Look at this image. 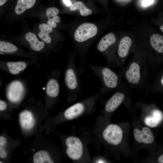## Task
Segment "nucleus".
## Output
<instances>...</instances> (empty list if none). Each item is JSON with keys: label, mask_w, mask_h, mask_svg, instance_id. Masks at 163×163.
Segmentation results:
<instances>
[{"label": "nucleus", "mask_w": 163, "mask_h": 163, "mask_svg": "<svg viewBox=\"0 0 163 163\" xmlns=\"http://www.w3.org/2000/svg\"><path fill=\"white\" fill-rule=\"evenodd\" d=\"M89 66L101 81V93L107 92L119 86L120 80L119 76L109 68L92 64Z\"/></svg>", "instance_id": "obj_1"}, {"label": "nucleus", "mask_w": 163, "mask_h": 163, "mask_svg": "<svg viewBox=\"0 0 163 163\" xmlns=\"http://www.w3.org/2000/svg\"><path fill=\"white\" fill-rule=\"evenodd\" d=\"M101 94L100 91L96 94L69 107L64 112V115L65 118L68 120H72L94 109L96 101Z\"/></svg>", "instance_id": "obj_2"}, {"label": "nucleus", "mask_w": 163, "mask_h": 163, "mask_svg": "<svg viewBox=\"0 0 163 163\" xmlns=\"http://www.w3.org/2000/svg\"><path fill=\"white\" fill-rule=\"evenodd\" d=\"M65 82L70 95L71 101H75L77 98L81 88V83L79 71L75 62L69 63L65 74Z\"/></svg>", "instance_id": "obj_3"}, {"label": "nucleus", "mask_w": 163, "mask_h": 163, "mask_svg": "<svg viewBox=\"0 0 163 163\" xmlns=\"http://www.w3.org/2000/svg\"><path fill=\"white\" fill-rule=\"evenodd\" d=\"M147 71V64L145 61L135 60L128 65L124 76L130 84L137 85L143 80Z\"/></svg>", "instance_id": "obj_4"}, {"label": "nucleus", "mask_w": 163, "mask_h": 163, "mask_svg": "<svg viewBox=\"0 0 163 163\" xmlns=\"http://www.w3.org/2000/svg\"><path fill=\"white\" fill-rule=\"evenodd\" d=\"M101 136L103 140L107 144L113 146H117L123 141L124 132L119 125L111 123L104 129Z\"/></svg>", "instance_id": "obj_5"}, {"label": "nucleus", "mask_w": 163, "mask_h": 163, "mask_svg": "<svg viewBox=\"0 0 163 163\" xmlns=\"http://www.w3.org/2000/svg\"><path fill=\"white\" fill-rule=\"evenodd\" d=\"M66 152L68 157L74 161H78L83 158L84 153L83 143L80 138L75 136L68 137L65 140Z\"/></svg>", "instance_id": "obj_6"}, {"label": "nucleus", "mask_w": 163, "mask_h": 163, "mask_svg": "<svg viewBox=\"0 0 163 163\" xmlns=\"http://www.w3.org/2000/svg\"><path fill=\"white\" fill-rule=\"evenodd\" d=\"M97 28L94 24L84 23L80 25L75 31L74 37L78 42H82L93 37L97 34Z\"/></svg>", "instance_id": "obj_7"}, {"label": "nucleus", "mask_w": 163, "mask_h": 163, "mask_svg": "<svg viewBox=\"0 0 163 163\" xmlns=\"http://www.w3.org/2000/svg\"><path fill=\"white\" fill-rule=\"evenodd\" d=\"M24 92L23 84L15 80L11 82L8 87L7 96L9 100L13 103L19 102L22 98Z\"/></svg>", "instance_id": "obj_8"}, {"label": "nucleus", "mask_w": 163, "mask_h": 163, "mask_svg": "<svg viewBox=\"0 0 163 163\" xmlns=\"http://www.w3.org/2000/svg\"><path fill=\"white\" fill-rule=\"evenodd\" d=\"M132 43V39L129 37H124L121 39L117 50V55L120 59L116 66L120 67L123 66L124 59L127 56Z\"/></svg>", "instance_id": "obj_9"}, {"label": "nucleus", "mask_w": 163, "mask_h": 163, "mask_svg": "<svg viewBox=\"0 0 163 163\" xmlns=\"http://www.w3.org/2000/svg\"><path fill=\"white\" fill-rule=\"evenodd\" d=\"M135 140L138 142L145 144H151L154 141L153 135L150 129L147 127H144L140 130L137 128L133 130Z\"/></svg>", "instance_id": "obj_10"}, {"label": "nucleus", "mask_w": 163, "mask_h": 163, "mask_svg": "<svg viewBox=\"0 0 163 163\" xmlns=\"http://www.w3.org/2000/svg\"><path fill=\"white\" fill-rule=\"evenodd\" d=\"M125 96L123 92L118 91L114 93L106 102L104 111L107 113L114 111L123 102Z\"/></svg>", "instance_id": "obj_11"}, {"label": "nucleus", "mask_w": 163, "mask_h": 163, "mask_svg": "<svg viewBox=\"0 0 163 163\" xmlns=\"http://www.w3.org/2000/svg\"><path fill=\"white\" fill-rule=\"evenodd\" d=\"M19 122L21 127L26 130L31 129L35 124V120L32 113L27 110H24L20 113Z\"/></svg>", "instance_id": "obj_12"}, {"label": "nucleus", "mask_w": 163, "mask_h": 163, "mask_svg": "<svg viewBox=\"0 0 163 163\" xmlns=\"http://www.w3.org/2000/svg\"><path fill=\"white\" fill-rule=\"evenodd\" d=\"M163 119L162 112L158 109H155L152 110L150 115L145 117L144 122L148 126L154 127L158 126Z\"/></svg>", "instance_id": "obj_13"}, {"label": "nucleus", "mask_w": 163, "mask_h": 163, "mask_svg": "<svg viewBox=\"0 0 163 163\" xmlns=\"http://www.w3.org/2000/svg\"><path fill=\"white\" fill-rule=\"evenodd\" d=\"M116 38L114 34L110 33L102 37L97 46V50L101 52H105L116 42Z\"/></svg>", "instance_id": "obj_14"}, {"label": "nucleus", "mask_w": 163, "mask_h": 163, "mask_svg": "<svg viewBox=\"0 0 163 163\" xmlns=\"http://www.w3.org/2000/svg\"><path fill=\"white\" fill-rule=\"evenodd\" d=\"M150 43L153 49L158 53L163 55V36L155 33L150 38Z\"/></svg>", "instance_id": "obj_15"}, {"label": "nucleus", "mask_w": 163, "mask_h": 163, "mask_svg": "<svg viewBox=\"0 0 163 163\" xmlns=\"http://www.w3.org/2000/svg\"><path fill=\"white\" fill-rule=\"evenodd\" d=\"M25 39L30 43L31 48L35 51H39L44 47V43L39 41L36 35L34 33L29 32L25 35Z\"/></svg>", "instance_id": "obj_16"}, {"label": "nucleus", "mask_w": 163, "mask_h": 163, "mask_svg": "<svg viewBox=\"0 0 163 163\" xmlns=\"http://www.w3.org/2000/svg\"><path fill=\"white\" fill-rule=\"evenodd\" d=\"M59 13L58 9L55 7H51L47 8L46 11V15L48 18L47 23L52 27H56V23L60 22V17L57 15Z\"/></svg>", "instance_id": "obj_17"}, {"label": "nucleus", "mask_w": 163, "mask_h": 163, "mask_svg": "<svg viewBox=\"0 0 163 163\" xmlns=\"http://www.w3.org/2000/svg\"><path fill=\"white\" fill-rule=\"evenodd\" d=\"M47 95L50 97L54 98L57 97L59 93V84L57 80L51 78L48 82L46 88Z\"/></svg>", "instance_id": "obj_18"}, {"label": "nucleus", "mask_w": 163, "mask_h": 163, "mask_svg": "<svg viewBox=\"0 0 163 163\" xmlns=\"http://www.w3.org/2000/svg\"><path fill=\"white\" fill-rule=\"evenodd\" d=\"M39 28L40 32L38 36L39 37L46 43H51L52 39L49 34L53 31V27L48 24L42 23L39 25Z\"/></svg>", "instance_id": "obj_19"}, {"label": "nucleus", "mask_w": 163, "mask_h": 163, "mask_svg": "<svg viewBox=\"0 0 163 163\" xmlns=\"http://www.w3.org/2000/svg\"><path fill=\"white\" fill-rule=\"evenodd\" d=\"M36 0H18L15 8L16 14L20 15L26 10L32 7L34 5Z\"/></svg>", "instance_id": "obj_20"}, {"label": "nucleus", "mask_w": 163, "mask_h": 163, "mask_svg": "<svg viewBox=\"0 0 163 163\" xmlns=\"http://www.w3.org/2000/svg\"><path fill=\"white\" fill-rule=\"evenodd\" d=\"M33 161L34 163L54 162L48 152L44 150H40L36 152L33 155Z\"/></svg>", "instance_id": "obj_21"}, {"label": "nucleus", "mask_w": 163, "mask_h": 163, "mask_svg": "<svg viewBox=\"0 0 163 163\" xmlns=\"http://www.w3.org/2000/svg\"><path fill=\"white\" fill-rule=\"evenodd\" d=\"M7 66L11 73L13 75L19 74L24 70L26 67V63L23 61L17 62H8Z\"/></svg>", "instance_id": "obj_22"}, {"label": "nucleus", "mask_w": 163, "mask_h": 163, "mask_svg": "<svg viewBox=\"0 0 163 163\" xmlns=\"http://www.w3.org/2000/svg\"><path fill=\"white\" fill-rule=\"evenodd\" d=\"M77 10H79L81 15L83 16L89 15L92 13L91 10L87 8L83 3L80 1L76 2L70 7V10L71 11Z\"/></svg>", "instance_id": "obj_23"}, {"label": "nucleus", "mask_w": 163, "mask_h": 163, "mask_svg": "<svg viewBox=\"0 0 163 163\" xmlns=\"http://www.w3.org/2000/svg\"><path fill=\"white\" fill-rule=\"evenodd\" d=\"M17 50V47L11 43L3 41H0L1 52L12 53L16 51Z\"/></svg>", "instance_id": "obj_24"}, {"label": "nucleus", "mask_w": 163, "mask_h": 163, "mask_svg": "<svg viewBox=\"0 0 163 163\" xmlns=\"http://www.w3.org/2000/svg\"><path fill=\"white\" fill-rule=\"evenodd\" d=\"M0 147V157L1 158H4L6 156V152L3 149L2 147Z\"/></svg>", "instance_id": "obj_25"}, {"label": "nucleus", "mask_w": 163, "mask_h": 163, "mask_svg": "<svg viewBox=\"0 0 163 163\" xmlns=\"http://www.w3.org/2000/svg\"><path fill=\"white\" fill-rule=\"evenodd\" d=\"M7 107L6 103L3 101L0 100V110L3 111L5 110Z\"/></svg>", "instance_id": "obj_26"}, {"label": "nucleus", "mask_w": 163, "mask_h": 163, "mask_svg": "<svg viewBox=\"0 0 163 163\" xmlns=\"http://www.w3.org/2000/svg\"><path fill=\"white\" fill-rule=\"evenodd\" d=\"M153 2V0H144L142 2V5L146 6L151 4Z\"/></svg>", "instance_id": "obj_27"}, {"label": "nucleus", "mask_w": 163, "mask_h": 163, "mask_svg": "<svg viewBox=\"0 0 163 163\" xmlns=\"http://www.w3.org/2000/svg\"><path fill=\"white\" fill-rule=\"evenodd\" d=\"M6 143V139L4 137L1 136L0 137V147H3Z\"/></svg>", "instance_id": "obj_28"}, {"label": "nucleus", "mask_w": 163, "mask_h": 163, "mask_svg": "<svg viewBox=\"0 0 163 163\" xmlns=\"http://www.w3.org/2000/svg\"><path fill=\"white\" fill-rule=\"evenodd\" d=\"M157 161L158 163H163V154L160 155L158 157Z\"/></svg>", "instance_id": "obj_29"}, {"label": "nucleus", "mask_w": 163, "mask_h": 163, "mask_svg": "<svg viewBox=\"0 0 163 163\" xmlns=\"http://www.w3.org/2000/svg\"><path fill=\"white\" fill-rule=\"evenodd\" d=\"M159 82V85L163 88V73L160 78Z\"/></svg>", "instance_id": "obj_30"}, {"label": "nucleus", "mask_w": 163, "mask_h": 163, "mask_svg": "<svg viewBox=\"0 0 163 163\" xmlns=\"http://www.w3.org/2000/svg\"><path fill=\"white\" fill-rule=\"evenodd\" d=\"M64 3L68 6H71L72 4L70 0H63Z\"/></svg>", "instance_id": "obj_31"}, {"label": "nucleus", "mask_w": 163, "mask_h": 163, "mask_svg": "<svg viewBox=\"0 0 163 163\" xmlns=\"http://www.w3.org/2000/svg\"><path fill=\"white\" fill-rule=\"evenodd\" d=\"M7 0H0V6H1L4 4Z\"/></svg>", "instance_id": "obj_32"}, {"label": "nucleus", "mask_w": 163, "mask_h": 163, "mask_svg": "<svg viewBox=\"0 0 163 163\" xmlns=\"http://www.w3.org/2000/svg\"><path fill=\"white\" fill-rule=\"evenodd\" d=\"M97 163H104L105 161L102 159H97L96 161Z\"/></svg>", "instance_id": "obj_33"}]
</instances>
